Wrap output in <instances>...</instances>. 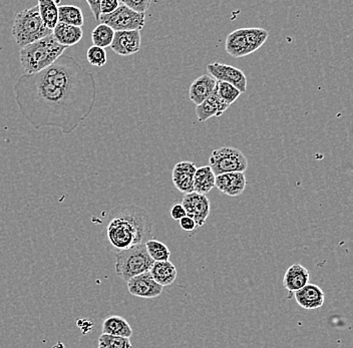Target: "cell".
Here are the masks:
<instances>
[{
    "label": "cell",
    "mask_w": 353,
    "mask_h": 348,
    "mask_svg": "<svg viewBox=\"0 0 353 348\" xmlns=\"http://www.w3.org/2000/svg\"><path fill=\"white\" fill-rule=\"evenodd\" d=\"M13 92L22 116L34 129L57 127L70 135L92 114L97 83L74 57L63 54L39 74H22Z\"/></svg>",
    "instance_id": "1"
},
{
    "label": "cell",
    "mask_w": 353,
    "mask_h": 348,
    "mask_svg": "<svg viewBox=\"0 0 353 348\" xmlns=\"http://www.w3.org/2000/svg\"><path fill=\"white\" fill-rule=\"evenodd\" d=\"M109 217L105 234L112 251L118 253L153 239V221L142 207L121 205L110 211Z\"/></svg>",
    "instance_id": "2"
},
{
    "label": "cell",
    "mask_w": 353,
    "mask_h": 348,
    "mask_svg": "<svg viewBox=\"0 0 353 348\" xmlns=\"http://www.w3.org/2000/svg\"><path fill=\"white\" fill-rule=\"evenodd\" d=\"M66 48L55 41L50 34L35 43L24 46L19 50V59L26 74H34L43 72L54 65L63 56Z\"/></svg>",
    "instance_id": "3"
},
{
    "label": "cell",
    "mask_w": 353,
    "mask_h": 348,
    "mask_svg": "<svg viewBox=\"0 0 353 348\" xmlns=\"http://www.w3.org/2000/svg\"><path fill=\"white\" fill-rule=\"evenodd\" d=\"M52 34V30L44 25L37 6L21 10L13 21L12 37L21 48Z\"/></svg>",
    "instance_id": "4"
},
{
    "label": "cell",
    "mask_w": 353,
    "mask_h": 348,
    "mask_svg": "<svg viewBox=\"0 0 353 348\" xmlns=\"http://www.w3.org/2000/svg\"><path fill=\"white\" fill-rule=\"evenodd\" d=\"M154 263L145 244H139L117 253L116 273L121 280L128 282L132 277L149 272Z\"/></svg>",
    "instance_id": "5"
},
{
    "label": "cell",
    "mask_w": 353,
    "mask_h": 348,
    "mask_svg": "<svg viewBox=\"0 0 353 348\" xmlns=\"http://www.w3.org/2000/svg\"><path fill=\"white\" fill-rule=\"evenodd\" d=\"M248 160L240 150L233 147H222L214 150L209 158L208 166L215 176L228 173H244L248 169Z\"/></svg>",
    "instance_id": "6"
},
{
    "label": "cell",
    "mask_w": 353,
    "mask_h": 348,
    "mask_svg": "<svg viewBox=\"0 0 353 348\" xmlns=\"http://www.w3.org/2000/svg\"><path fill=\"white\" fill-rule=\"evenodd\" d=\"M99 23L110 26L117 32H141L145 23V15L132 12L120 1V6L116 12L109 15H101Z\"/></svg>",
    "instance_id": "7"
},
{
    "label": "cell",
    "mask_w": 353,
    "mask_h": 348,
    "mask_svg": "<svg viewBox=\"0 0 353 348\" xmlns=\"http://www.w3.org/2000/svg\"><path fill=\"white\" fill-rule=\"evenodd\" d=\"M207 72L216 81L234 85L241 94L247 90V76L239 68L225 63H214L207 65Z\"/></svg>",
    "instance_id": "8"
},
{
    "label": "cell",
    "mask_w": 353,
    "mask_h": 348,
    "mask_svg": "<svg viewBox=\"0 0 353 348\" xmlns=\"http://www.w3.org/2000/svg\"><path fill=\"white\" fill-rule=\"evenodd\" d=\"M182 206L188 217L192 218L197 227H202L206 223L210 215V201L206 195H200L194 192L187 194L183 197Z\"/></svg>",
    "instance_id": "9"
},
{
    "label": "cell",
    "mask_w": 353,
    "mask_h": 348,
    "mask_svg": "<svg viewBox=\"0 0 353 348\" xmlns=\"http://www.w3.org/2000/svg\"><path fill=\"white\" fill-rule=\"evenodd\" d=\"M127 283L128 290L132 296L140 297V298H157L162 294L163 289H164V287L159 285L154 280L150 272L132 277Z\"/></svg>",
    "instance_id": "10"
},
{
    "label": "cell",
    "mask_w": 353,
    "mask_h": 348,
    "mask_svg": "<svg viewBox=\"0 0 353 348\" xmlns=\"http://www.w3.org/2000/svg\"><path fill=\"white\" fill-rule=\"evenodd\" d=\"M142 45L141 32H117L112 39V48L114 54L121 57H129L137 54Z\"/></svg>",
    "instance_id": "11"
},
{
    "label": "cell",
    "mask_w": 353,
    "mask_h": 348,
    "mask_svg": "<svg viewBox=\"0 0 353 348\" xmlns=\"http://www.w3.org/2000/svg\"><path fill=\"white\" fill-rule=\"evenodd\" d=\"M197 167L193 162L182 161L176 163L173 169L172 179L174 185L179 191L187 194L193 193L194 175Z\"/></svg>",
    "instance_id": "12"
},
{
    "label": "cell",
    "mask_w": 353,
    "mask_h": 348,
    "mask_svg": "<svg viewBox=\"0 0 353 348\" xmlns=\"http://www.w3.org/2000/svg\"><path fill=\"white\" fill-rule=\"evenodd\" d=\"M246 186L247 180L244 173H228L216 176V188L230 197L242 195Z\"/></svg>",
    "instance_id": "13"
},
{
    "label": "cell",
    "mask_w": 353,
    "mask_h": 348,
    "mask_svg": "<svg viewBox=\"0 0 353 348\" xmlns=\"http://www.w3.org/2000/svg\"><path fill=\"white\" fill-rule=\"evenodd\" d=\"M295 301L300 307L306 310L322 307L325 301V294L319 286L307 284L301 289L294 292Z\"/></svg>",
    "instance_id": "14"
},
{
    "label": "cell",
    "mask_w": 353,
    "mask_h": 348,
    "mask_svg": "<svg viewBox=\"0 0 353 348\" xmlns=\"http://www.w3.org/2000/svg\"><path fill=\"white\" fill-rule=\"evenodd\" d=\"M217 81L212 78L210 74H203L199 76L190 85L189 98L196 107L201 105L203 101L208 100L209 96L213 94Z\"/></svg>",
    "instance_id": "15"
},
{
    "label": "cell",
    "mask_w": 353,
    "mask_h": 348,
    "mask_svg": "<svg viewBox=\"0 0 353 348\" xmlns=\"http://www.w3.org/2000/svg\"><path fill=\"white\" fill-rule=\"evenodd\" d=\"M309 278H310L309 271L301 264L294 263L286 270L283 285L287 291L294 293L307 285Z\"/></svg>",
    "instance_id": "16"
},
{
    "label": "cell",
    "mask_w": 353,
    "mask_h": 348,
    "mask_svg": "<svg viewBox=\"0 0 353 348\" xmlns=\"http://www.w3.org/2000/svg\"><path fill=\"white\" fill-rule=\"evenodd\" d=\"M52 35L59 45L68 48L77 45L81 41L83 32L81 28L59 23L52 30Z\"/></svg>",
    "instance_id": "17"
},
{
    "label": "cell",
    "mask_w": 353,
    "mask_h": 348,
    "mask_svg": "<svg viewBox=\"0 0 353 348\" xmlns=\"http://www.w3.org/2000/svg\"><path fill=\"white\" fill-rule=\"evenodd\" d=\"M149 272L154 280L162 287L173 284L176 280V275H178L175 265L170 260L154 262Z\"/></svg>",
    "instance_id": "18"
},
{
    "label": "cell",
    "mask_w": 353,
    "mask_h": 348,
    "mask_svg": "<svg viewBox=\"0 0 353 348\" xmlns=\"http://www.w3.org/2000/svg\"><path fill=\"white\" fill-rule=\"evenodd\" d=\"M101 334L130 338L132 336V329L123 317L112 315L103 320Z\"/></svg>",
    "instance_id": "19"
},
{
    "label": "cell",
    "mask_w": 353,
    "mask_h": 348,
    "mask_svg": "<svg viewBox=\"0 0 353 348\" xmlns=\"http://www.w3.org/2000/svg\"><path fill=\"white\" fill-rule=\"evenodd\" d=\"M225 50L228 52V54H230L232 57H235V59L248 56L244 28L234 30V32L227 35Z\"/></svg>",
    "instance_id": "20"
},
{
    "label": "cell",
    "mask_w": 353,
    "mask_h": 348,
    "mask_svg": "<svg viewBox=\"0 0 353 348\" xmlns=\"http://www.w3.org/2000/svg\"><path fill=\"white\" fill-rule=\"evenodd\" d=\"M216 176L209 166H203L196 170L194 175L193 192L206 195L215 187Z\"/></svg>",
    "instance_id": "21"
},
{
    "label": "cell",
    "mask_w": 353,
    "mask_h": 348,
    "mask_svg": "<svg viewBox=\"0 0 353 348\" xmlns=\"http://www.w3.org/2000/svg\"><path fill=\"white\" fill-rule=\"evenodd\" d=\"M59 1H52V0H39L37 2L39 14L44 25L48 30H54L59 23Z\"/></svg>",
    "instance_id": "22"
},
{
    "label": "cell",
    "mask_w": 353,
    "mask_h": 348,
    "mask_svg": "<svg viewBox=\"0 0 353 348\" xmlns=\"http://www.w3.org/2000/svg\"><path fill=\"white\" fill-rule=\"evenodd\" d=\"M59 23L81 28L85 23V17L81 8L77 6H59Z\"/></svg>",
    "instance_id": "23"
},
{
    "label": "cell",
    "mask_w": 353,
    "mask_h": 348,
    "mask_svg": "<svg viewBox=\"0 0 353 348\" xmlns=\"http://www.w3.org/2000/svg\"><path fill=\"white\" fill-rule=\"evenodd\" d=\"M245 37L247 41V52L249 54L257 52L268 39V32L263 28H244Z\"/></svg>",
    "instance_id": "24"
},
{
    "label": "cell",
    "mask_w": 353,
    "mask_h": 348,
    "mask_svg": "<svg viewBox=\"0 0 353 348\" xmlns=\"http://www.w3.org/2000/svg\"><path fill=\"white\" fill-rule=\"evenodd\" d=\"M114 32L103 23H99L92 32V41L94 46L103 48H109L114 39Z\"/></svg>",
    "instance_id": "25"
},
{
    "label": "cell",
    "mask_w": 353,
    "mask_h": 348,
    "mask_svg": "<svg viewBox=\"0 0 353 348\" xmlns=\"http://www.w3.org/2000/svg\"><path fill=\"white\" fill-rule=\"evenodd\" d=\"M148 254L154 262L168 261L171 257V251L163 242L151 239L145 243Z\"/></svg>",
    "instance_id": "26"
},
{
    "label": "cell",
    "mask_w": 353,
    "mask_h": 348,
    "mask_svg": "<svg viewBox=\"0 0 353 348\" xmlns=\"http://www.w3.org/2000/svg\"><path fill=\"white\" fill-rule=\"evenodd\" d=\"M216 92L218 96L222 99L225 103H228L229 105H233L236 100L241 96V92L239 90L236 89L234 85L224 81H217L215 88Z\"/></svg>",
    "instance_id": "27"
},
{
    "label": "cell",
    "mask_w": 353,
    "mask_h": 348,
    "mask_svg": "<svg viewBox=\"0 0 353 348\" xmlns=\"http://www.w3.org/2000/svg\"><path fill=\"white\" fill-rule=\"evenodd\" d=\"M130 338L125 337L108 336L101 334L99 337V348H132Z\"/></svg>",
    "instance_id": "28"
},
{
    "label": "cell",
    "mask_w": 353,
    "mask_h": 348,
    "mask_svg": "<svg viewBox=\"0 0 353 348\" xmlns=\"http://www.w3.org/2000/svg\"><path fill=\"white\" fill-rule=\"evenodd\" d=\"M196 114H197L199 122H206L210 118L218 116L217 105L211 98H209L208 100L203 101L201 105L196 107Z\"/></svg>",
    "instance_id": "29"
},
{
    "label": "cell",
    "mask_w": 353,
    "mask_h": 348,
    "mask_svg": "<svg viewBox=\"0 0 353 348\" xmlns=\"http://www.w3.org/2000/svg\"><path fill=\"white\" fill-rule=\"evenodd\" d=\"M87 59L92 67L103 68L107 63V52L98 46H90L88 50Z\"/></svg>",
    "instance_id": "30"
},
{
    "label": "cell",
    "mask_w": 353,
    "mask_h": 348,
    "mask_svg": "<svg viewBox=\"0 0 353 348\" xmlns=\"http://www.w3.org/2000/svg\"><path fill=\"white\" fill-rule=\"evenodd\" d=\"M121 2H123L127 8H129L130 10H132V12L141 13V14H145V12L149 10L152 4L150 0H138V1H134V0H123V1Z\"/></svg>",
    "instance_id": "31"
},
{
    "label": "cell",
    "mask_w": 353,
    "mask_h": 348,
    "mask_svg": "<svg viewBox=\"0 0 353 348\" xmlns=\"http://www.w3.org/2000/svg\"><path fill=\"white\" fill-rule=\"evenodd\" d=\"M120 6V1L118 0H101V14L109 15L116 12Z\"/></svg>",
    "instance_id": "32"
},
{
    "label": "cell",
    "mask_w": 353,
    "mask_h": 348,
    "mask_svg": "<svg viewBox=\"0 0 353 348\" xmlns=\"http://www.w3.org/2000/svg\"><path fill=\"white\" fill-rule=\"evenodd\" d=\"M180 226L183 230L187 231V232H193L197 228L196 222L192 218L188 217V216H185L184 218L180 220Z\"/></svg>",
    "instance_id": "33"
},
{
    "label": "cell",
    "mask_w": 353,
    "mask_h": 348,
    "mask_svg": "<svg viewBox=\"0 0 353 348\" xmlns=\"http://www.w3.org/2000/svg\"><path fill=\"white\" fill-rule=\"evenodd\" d=\"M187 216L186 211H185L184 207L182 204H176L172 207L171 209V217L173 218L176 221H180L182 218Z\"/></svg>",
    "instance_id": "34"
},
{
    "label": "cell",
    "mask_w": 353,
    "mask_h": 348,
    "mask_svg": "<svg viewBox=\"0 0 353 348\" xmlns=\"http://www.w3.org/2000/svg\"><path fill=\"white\" fill-rule=\"evenodd\" d=\"M87 3L90 6V10H92V14H94V19L99 21V17H101V1H90L87 0Z\"/></svg>",
    "instance_id": "35"
},
{
    "label": "cell",
    "mask_w": 353,
    "mask_h": 348,
    "mask_svg": "<svg viewBox=\"0 0 353 348\" xmlns=\"http://www.w3.org/2000/svg\"><path fill=\"white\" fill-rule=\"evenodd\" d=\"M77 325L79 326L83 334H88L92 330L94 323L90 319H79V320H77Z\"/></svg>",
    "instance_id": "36"
}]
</instances>
